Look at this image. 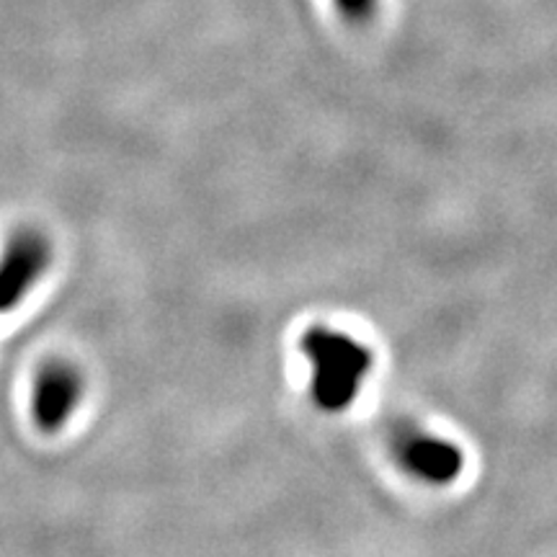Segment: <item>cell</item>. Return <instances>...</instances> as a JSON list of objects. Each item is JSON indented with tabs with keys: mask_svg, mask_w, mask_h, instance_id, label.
Listing matches in <instances>:
<instances>
[{
	"mask_svg": "<svg viewBox=\"0 0 557 557\" xmlns=\"http://www.w3.org/2000/svg\"><path fill=\"white\" fill-rule=\"evenodd\" d=\"M302 351L315 367L312 398L323 410H344L357 400L361 380L372 367V354L359 341L315 325L305 333Z\"/></svg>",
	"mask_w": 557,
	"mask_h": 557,
	"instance_id": "1",
	"label": "cell"
},
{
	"mask_svg": "<svg viewBox=\"0 0 557 557\" xmlns=\"http://www.w3.org/2000/svg\"><path fill=\"white\" fill-rule=\"evenodd\" d=\"M398 457L403 468H406L410 475L434 485H444L457 480L465 465L462 449L444 442V438L421 434V431H410L408 436L400 438Z\"/></svg>",
	"mask_w": 557,
	"mask_h": 557,
	"instance_id": "4",
	"label": "cell"
},
{
	"mask_svg": "<svg viewBox=\"0 0 557 557\" xmlns=\"http://www.w3.org/2000/svg\"><path fill=\"white\" fill-rule=\"evenodd\" d=\"M83 395V380L78 369L65 361H50L39 369L32 393L34 423L47 434L65 426L78 408Z\"/></svg>",
	"mask_w": 557,
	"mask_h": 557,
	"instance_id": "3",
	"label": "cell"
},
{
	"mask_svg": "<svg viewBox=\"0 0 557 557\" xmlns=\"http://www.w3.org/2000/svg\"><path fill=\"white\" fill-rule=\"evenodd\" d=\"M50 243L37 230H21L5 243L0 256V315L24 302V297L50 267Z\"/></svg>",
	"mask_w": 557,
	"mask_h": 557,
	"instance_id": "2",
	"label": "cell"
}]
</instances>
